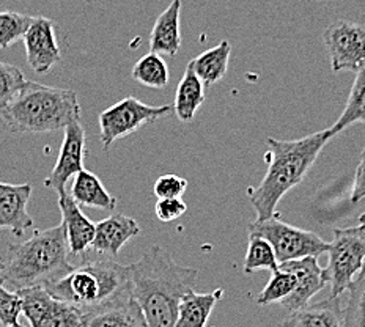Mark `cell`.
I'll list each match as a JSON object with an SVG mask.
<instances>
[{
  "mask_svg": "<svg viewBox=\"0 0 365 327\" xmlns=\"http://www.w3.org/2000/svg\"><path fill=\"white\" fill-rule=\"evenodd\" d=\"M129 276L147 327H175L180 301L194 288L199 271L177 264L161 246H151L139 261L129 264Z\"/></svg>",
  "mask_w": 365,
  "mask_h": 327,
  "instance_id": "cell-1",
  "label": "cell"
},
{
  "mask_svg": "<svg viewBox=\"0 0 365 327\" xmlns=\"http://www.w3.org/2000/svg\"><path fill=\"white\" fill-rule=\"evenodd\" d=\"M331 139L329 129L298 140H279L268 137V151L263 157L268 162V169L260 185L249 187L247 191L250 203L257 211V220L276 216L279 202L293 187L301 185Z\"/></svg>",
  "mask_w": 365,
  "mask_h": 327,
  "instance_id": "cell-2",
  "label": "cell"
},
{
  "mask_svg": "<svg viewBox=\"0 0 365 327\" xmlns=\"http://www.w3.org/2000/svg\"><path fill=\"white\" fill-rule=\"evenodd\" d=\"M70 249L65 227L60 224L48 230H35L29 239L11 244L0 258L4 286L16 293L22 288L46 286L71 272Z\"/></svg>",
  "mask_w": 365,
  "mask_h": 327,
  "instance_id": "cell-3",
  "label": "cell"
},
{
  "mask_svg": "<svg viewBox=\"0 0 365 327\" xmlns=\"http://www.w3.org/2000/svg\"><path fill=\"white\" fill-rule=\"evenodd\" d=\"M13 134L52 133L81 121L78 93L27 81L21 93L0 115Z\"/></svg>",
  "mask_w": 365,
  "mask_h": 327,
  "instance_id": "cell-4",
  "label": "cell"
},
{
  "mask_svg": "<svg viewBox=\"0 0 365 327\" xmlns=\"http://www.w3.org/2000/svg\"><path fill=\"white\" fill-rule=\"evenodd\" d=\"M44 288L52 298L71 303L82 311L100 308L133 294L129 266L108 256L86 261Z\"/></svg>",
  "mask_w": 365,
  "mask_h": 327,
  "instance_id": "cell-5",
  "label": "cell"
},
{
  "mask_svg": "<svg viewBox=\"0 0 365 327\" xmlns=\"http://www.w3.org/2000/svg\"><path fill=\"white\" fill-rule=\"evenodd\" d=\"M247 230L249 237H260L269 242L279 264L307 256L318 258L328 254L329 249V242L323 241L317 233L285 224L277 214L266 220L250 222Z\"/></svg>",
  "mask_w": 365,
  "mask_h": 327,
  "instance_id": "cell-6",
  "label": "cell"
},
{
  "mask_svg": "<svg viewBox=\"0 0 365 327\" xmlns=\"http://www.w3.org/2000/svg\"><path fill=\"white\" fill-rule=\"evenodd\" d=\"M328 255L324 276L331 285V298H340L365 264V233L359 227L336 228Z\"/></svg>",
  "mask_w": 365,
  "mask_h": 327,
  "instance_id": "cell-7",
  "label": "cell"
},
{
  "mask_svg": "<svg viewBox=\"0 0 365 327\" xmlns=\"http://www.w3.org/2000/svg\"><path fill=\"white\" fill-rule=\"evenodd\" d=\"M170 105H148L134 96L123 98L100 113V137L108 150L121 137L131 135L142 126L155 123L158 118L169 115Z\"/></svg>",
  "mask_w": 365,
  "mask_h": 327,
  "instance_id": "cell-8",
  "label": "cell"
},
{
  "mask_svg": "<svg viewBox=\"0 0 365 327\" xmlns=\"http://www.w3.org/2000/svg\"><path fill=\"white\" fill-rule=\"evenodd\" d=\"M22 302V315L30 327H82L83 311L58 301L44 286H30L16 291Z\"/></svg>",
  "mask_w": 365,
  "mask_h": 327,
  "instance_id": "cell-9",
  "label": "cell"
},
{
  "mask_svg": "<svg viewBox=\"0 0 365 327\" xmlns=\"http://www.w3.org/2000/svg\"><path fill=\"white\" fill-rule=\"evenodd\" d=\"M323 40L334 73H357L365 66V26L344 19L336 21L324 30Z\"/></svg>",
  "mask_w": 365,
  "mask_h": 327,
  "instance_id": "cell-10",
  "label": "cell"
},
{
  "mask_svg": "<svg viewBox=\"0 0 365 327\" xmlns=\"http://www.w3.org/2000/svg\"><path fill=\"white\" fill-rule=\"evenodd\" d=\"M86 129L82 121H74L65 128V139L54 169L49 177L44 180V187L52 189L57 194L65 192L68 180L76 177L83 170V159H86Z\"/></svg>",
  "mask_w": 365,
  "mask_h": 327,
  "instance_id": "cell-11",
  "label": "cell"
},
{
  "mask_svg": "<svg viewBox=\"0 0 365 327\" xmlns=\"http://www.w3.org/2000/svg\"><path fill=\"white\" fill-rule=\"evenodd\" d=\"M22 41L26 46L27 63L36 74L49 73L62 60L56 26L48 18L34 16L32 24L22 36Z\"/></svg>",
  "mask_w": 365,
  "mask_h": 327,
  "instance_id": "cell-12",
  "label": "cell"
},
{
  "mask_svg": "<svg viewBox=\"0 0 365 327\" xmlns=\"http://www.w3.org/2000/svg\"><path fill=\"white\" fill-rule=\"evenodd\" d=\"M279 268L290 272L296 282L293 293L285 301L280 302L288 311H296L309 306L310 299L322 291L324 285L328 284L324 269L318 264V258L315 256L287 261L279 264Z\"/></svg>",
  "mask_w": 365,
  "mask_h": 327,
  "instance_id": "cell-13",
  "label": "cell"
},
{
  "mask_svg": "<svg viewBox=\"0 0 365 327\" xmlns=\"http://www.w3.org/2000/svg\"><path fill=\"white\" fill-rule=\"evenodd\" d=\"M30 197V185L0 182V230H6L21 238L29 228L34 227V219L29 214Z\"/></svg>",
  "mask_w": 365,
  "mask_h": 327,
  "instance_id": "cell-14",
  "label": "cell"
},
{
  "mask_svg": "<svg viewBox=\"0 0 365 327\" xmlns=\"http://www.w3.org/2000/svg\"><path fill=\"white\" fill-rule=\"evenodd\" d=\"M140 234V227L133 217L125 214H112L101 222L95 224V238L91 249L96 254L113 258L120 254L121 247Z\"/></svg>",
  "mask_w": 365,
  "mask_h": 327,
  "instance_id": "cell-15",
  "label": "cell"
},
{
  "mask_svg": "<svg viewBox=\"0 0 365 327\" xmlns=\"http://www.w3.org/2000/svg\"><path fill=\"white\" fill-rule=\"evenodd\" d=\"M58 208L62 212V225L65 227L70 254H86L95 238V224L83 214L79 204L66 191L58 194Z\"/></svg>",
  "mask_w": 365,
  "mask_h": 327,
  "instance_id": "cell-16",
  "label": "cell"
},
{
  "mask_svg": "<svg viewBox=\"0 0 365 327\" xmlns=\"http://www.w3.org/2000/svg\"><path fill=\"white\" fill-rule=\"evenodd\" d=\"M82 327H147L139 303L133 294L108 306L83 311Z\"/></svg>",
  "mask_w": 365,
  "mask_h": 327,
  "instance_id": "cell-17",
  "label": "cell"
},
{
  "mask_svg": "<svg viewBox=\"0 0 365 327\" xmlns=\"http://www.w3.org/2000/svg\"><path fill=\"white\" fill-rule=\"evenodd\" d=\"M181 0L172 4L159 14L150 33V49L158 56L175 57L181 48Z\"/></svg>",
  "mask_w": 365,
  "mask_h": 327,
  "instance_id": "cell-18",
  "label": "cell"
},
{
  "mask_svg": "<svg viewBox=\"0 0 365 327\" xmlns=\"http://www.w3.org/2000/svg\"><path fill=\"white\" fill-rule=\"evenodd\" d=\"M279 327H344V308L339 298H329L290 311Z\"/></svg>",
  "mask_w": 365,
  "mask_h": 327,
  "instance_id": "cell-19",
  "label": "cell"
},
{
  "mask_svg": "<svg viewBox=\"0 0 365 327\" xmlns=\"http://www.w3.org/2000/svg\"><path fill=\"white\" fill-rule=\"evenodd\" d=\"M222 288L205 294H199L194 290L187 291L180 301L178 318L175 327H207L212 310L217 306V302L222 299Z\"/></svg>",
  "mask_w": 365,
  "mask_h": 327,
  "instance_id": "cell-20",
  "label": "cell"
},
{
  "mask_svg": "<svg viewBox=\"0 0 365 327\" xmlns=\"http://www.w3.org/2000/svg\"><path fill=\"white\" fill-rule=\"evenodd\" d=\"M70 195L79 207L101 208L106 211H113L117 207L115 197L110 195L101 180L88 170H81L76 175Z\"/></svg>",
  "mask_w": 365,
  "mask_h": 327,
  "instance_id": "cell-21",
  "label": "cell"
},
{
  "mask_svg": "<svg viewBox=\"0 0 365 327\" xmlns=\"http://www.w3.org/2000/svg\"><path fill=\"white\" fill-rule=\"evenodd\" d=\"M205 88L207 87L197 78L192 68L187 65L177 87L173 104V110L182 123H189V121L194 120L197 110L205 101Z\"/></svg>",
  "mask_w": 365,
  "mask_h": 327,
  "instance_id": "cell-22",
  "label": "cell"
},
{
  "mask_svg": "<svg viewBox=\"0 0 365 327\" xmlns=\"http://www.w3.org/2000/svg\"><path fill=\"white\" fill-rule=\"evenodd\" d=\"M232 46L227 40L220 41L215 48L202 52L194 60L189 62L197 78L202 81L205 87L212 85V83L224 79L228 70V60H230Z\"/></svg>",
  "mask_w": 365,
  "mask_h": 327,
  "instance_id": "cell-23",
  "label": "cell"
},
{
  "mask_svg": "<svg viewBox=\"0 0 365 327\" xmlns=\"http://www.w3.org/2000/svg\"><path fill=\"white\" fill-rule=\"evenodd\" d=\"M354 123L365 125V66L357 71L351 91H349L346 108L340 118L329 128V133L334 137Z\"/></svg>",
  "mask_w": 365,
  "mask_h": 327,
  "instance_id": "cell-24",
  "label": "cell"
},
{
  "mask_svg": "<svg viewBox=\"0 0 365 327\" xmlns=\"http://www.w3.org/2000/svg\"><path fill=\"white\" fill-rule=\"evenodd\" d=\"M133 79L150 88H164L170 79L169 66L161 56L150 52L135 62L133 68Z\"/></svg>",
  "mask_w": 365,
  "mask_h": 327,
  "instance_id": "cell-25",
  "label": "cell"
},
{
  "mask_svg": "<svg viewBox=\"0 0 365 327\" xmlns=\"http://www.w3.org/2000/svg\"><path fill=\"white\" fill-rule=\"evenodd\" d=\"M344 308V327H365V264L349 286Z\"/></svg>",
  "mask_w": 365,
  "mask_h": 327,
  "instance_id": "cell-26",
  "label": "cell"
},
{
  "mask_svg": "<svg viewBox=\"0 0 365 327\" xmlns=\"http://www.w3.org/2000/svg\"><path fill=\"white\" fill-rule=\"evenodd\" d=\"M277 269H279L277 258L269 242L264 241L260 237H249L245 266H242L245 274H252L257 271L274 272Z\"/></svg>",
  "mask_w": 365,
  "mask_h": 327,
  "instance_id": "cell-27",
  "label": "cell"
},
{
  "mask_svg": "<svg viewBox=\"0 0 365 327\" xmlns=\"http://www.w3.org/2000/svg\"><path fill=\"white\" fill-rule=\"evenodd\" d=\"M294 277L290 272L279 268L271 274L269 282L257 296L258 306H269V303H280L285 301L294 290Z\"/></svg>",
  "mask_w": 365,
  "mask_h": 327,
  "instance_id": "cell-28",
  "label": "cell"
},
{
  "mask_svg": "<svg viewBox=\"0 0 365 327\" xmlns=\"http://www.w3.org/2000/svg\"><path fill=\"white\" fill-rule=\"evenodd\" d=\"M34 16L16 11H0V49H9L11 44L22 40Z\"/></svg>",
  "mask_w": 365,
  "mask_h": 327,
  "instance_id": "cell-29",
  "label": "cell"
},
{
  "mask_svg": "<svg viewBox=\"0 0 365 327\" xmlns=\"http://www.w3.org/2000/svg\"><path fill=\"white\" fill-rule=\"evenodd\" d=\"M26 78L18 66L0 62V115L26 85Z\"/></svg>",
  "mask_w": 365,
  "mask_h": 327,
  "instance_id": "cell-30",
  "label": "cell"
},
{
  "mask_svg": "<svg viewBox=\"0 0 365 327\" xmlns=\"http://www.w3.org/2000/svg\"><path fill=\"white\" fill-rule=\"evenodd\" d=\"M22 315V302L18 293L10 291L9 288L0 285V324L4 327H11L18 324Z\"/></svg>",
  "mask_w": 365,
  "mask_h": 327,
  "instance_id": "cell-31",
  "label": "cell"
},
{
  "mask_svg": "<svg viewBox=\"0 0 365 327\" xmlns=\"http://www.w3.org/2000/svg\"><path fill=\"white\" fill-rule=\"evenodd\" d=\"M189 186L187 180L178 175L167 173L159 177L153 186V192L158 199H181Z\"/></svg>",
  "mask_w": 365,
  "mask_h": 327,
  "instance_id": "cell-32",
  "label": "cell"
},
{
  "mask_svg": "<svg viewBox=\"0 0 365 327\" xmlns=\"http://www.w3.org/2000/svg\"><path fill=\"white\" fill-rule=\"evenodd\" d=\"M187 204L181 199H158L155 204L156 217L161 222H173L186 214Z\"/></svg>",
  "mask_w": 365,
  "mask_h": 327,
  "instance_id": "cell-33",
  "label": "cell"
},
{
  "mask_svg": "<svg viewBox=\"0 0 365 327\" xmlns=\"http://www.w3.org/2000/svg\"><path fill=\"white\" fill-rule=\"evenodd\" d=\"M365 197V150L362 151L361 161L357 164L356 169V175H354V185L351 189V199L353 203L361 202Z\"/></svg>",
  "mask_w": 365,
  "mask_h": 327,
  "instance_id": "cell-34",
  "label": "cell"
},
{
  "mask_svg": "<svg viewBox=\"0 0 365 327\" xmlns=\"http://www.w3.org/2000/svg\"><path fill=\"white\" fill-rule=\"evenodd\" d=\"M357 222H359V228L365 233V212L364 214L359 216V219H357Z\"/></svg>",
  "mask_w": 365,
  "mask_h": 327,
  "instance_id": "cell-35",
  "label": "cell"
},
{
  "mask_svg": "<svg viewBox=\"0 0 365 327\" xmlns=\"http://www.w3.org/2000/svg\"><path fill=\"white\" fill-rule=\"evenodd\" d=\"M0 285H4V274H2V263H0Z\"/></svg>",
  "mask_w": 365,
  "mask_h": 327,
  "instance_id": "cell-36",
  "label": "cell"
},
{
  "mask_svg": "<svg viewBox=\"0 0 365 327\" xmlns=\"http://www.w3.org/2000/svg\"><path fill=\"white\" fill-rule=\"evenodd\" d=\"M11 327H24V326H21V324L18 323V324H14V326H11Z\"/></svg>",
  "mask_w": 365,
  "mask_h": 327,
  "instance_id": "cell-37",
  "label": "cell"
}]
</instances>
